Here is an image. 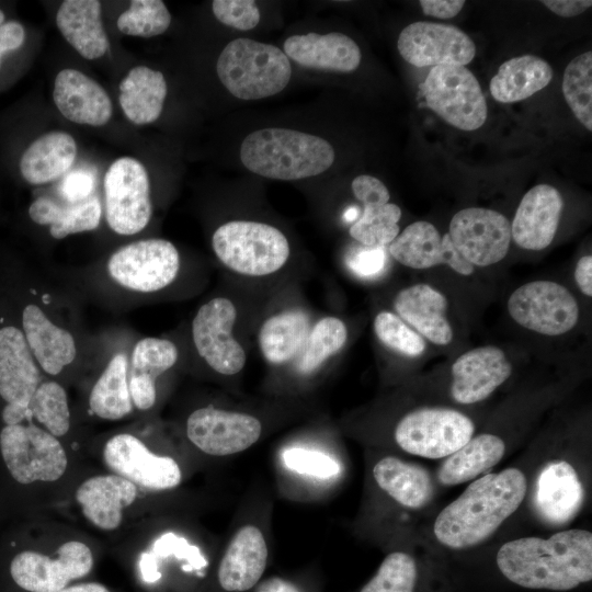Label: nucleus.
I'll use <instances>...</instances> for the list:
<instances>
[{"label": "nucleus", "mask_w": 592, "mask_h": 592, "mask_svg": "<svg viewBox=\"0 0 592 592\" xmlns=\"http://www.w3.org/2000/svg\"><path fill=\"white\" fill-rule=\"evenodd\" d=\"M346 339L348 329L341 319L337 317L320 319L309 331L298 354V371L304 374L316 371L343 348Z\"/></svg>", "instance_id": "obj_38"}, {"label": "nucleus", "mask_w": 592, "mask_h": 592, "mask_svg": "<svg viewBox=\"0 0 592 592\" xmlns=\"http://www.w3.org/2000/svg\"><path fill=\"white\" fill-rule=\"evenodd\" d=\"M374 331L382 343L406 356H420L425 350L423 338L392 312L377 314L374 319Z\"/></svg>", "instance_id": "obj_44"}, {"label": "nucleus", "mask_w": 592, "mask_h": 592, "mask_svg": "<svg viewBox=\"0 0 592 592\" xmlns=\"http://www.w3.org/2000/svg\"><path fill=\"white\" fill-rule=\"evenodd\" d=\"M53 99L61 115L70 122L103 126L112 117L106 91L83 72L66 68L55 78Z\"/></svg>", "instance_id": "obj_22"}, {"label": "nucleus", "mask_w": 592, "mask_h": 592, "mask_svg": "<svg viewBox=\"0 0 592 592\" xmlns=\"http://www.w3.org/2000/svg\"><path fill=\"white\" fill-rule=\"evenodd\" d=\"M463 0H421L420 5L425 15L437 19H452L463 9Z\"/></svg>", "instance_id": "obj_51"}, {"label": "nucleus", "mask_w": 592, "mask_h": 592, "mask_svg": "<svg viewBox=\"0 0 592 592\" xmlns=\"http://www.w3.org/2000/svg\"><path fill=\"white\" fill-rule=\"evenodd\" d=\"M422 92L428 106L458 129L475 130L486 122L488 110L480 84L465 66L433 67Z\"/></svg>", "instance_id": "obj_8"}, {"label": "nucleus", "mask_w": 592, "mask_h": 592, "mask_svg": "<svg viewBox=\"0 0 592 592\" xmlns=\"http://www.w3.org/2000/svg\"><path fill=\"white\" fill-rule=\"evenodd\" d=\"M351 186L355 197L363 204H387L390 197L385 184L372 175L363 174L356 177Z\"/></svg>", "instance_id": "obj_49"}, {"label": "nucleus", "mask_w": 592, "mask_h": 592, "mask_svg": "<svg viewBox=\"0 0 592 592\" xmlns=\"http://www.w3.org/2000/svg\"><path fill=\"white\" fill-rule=\"evenodd\" d=\"M526 489V478L517 468L480 477L437 514L436 539L453 549L485 542L519 509Z\"/></svg>", "instance_id": "obj_2"}, {"label": "nucleus", "mask_w": 592, "mask_h": 592, "mask_svg": "<svg viewBox=\"0 0 592 592\" xmlns=\"http://www.w3.org/2000/svg\"><path fill=\"white\" fill-rule=\"evenodd\" d=\"M212 246L225 266L248 276L273 274L289 257V243L281 230L250 220L223 224L215 230Z\"/></svg>", "instance_id": "obj_5"}, {"label": "nucleus", "mask_w": 592, "mask_h": 592, "mask_svg": "<svg viewBox=\"0 0 592 592\" xmlns=\"http://www.w3.org/2000/svg\"><path fill=\"white\" fill-rule=\"evenodd\" d=\"M75 497L91 524L103 531H113L122 523L123 510L136 500L137 488L115 474L99 475L84 480Z\"/></svg>", "instance_id": "obj_25"}, {"label": "nucleus", "mask_w": 592, "mask_h": 592, "mask_svg": "<svg viewBox=\"0 0 592 592\" xmlns=\"http://www.w3.org/2000/svg\"><path fill=\"white\" fill-rule=\"evenodd\" d=\"M105 218L122 236L146 228L152 215L150 182L146 168L135 158L116 159L104 177Z\"/></svg>", "instance_id": "obj_9"}, {"label": "nucleus", "mask_w": 592, "mask_h": 592, "mask_svg": "<svg viewBox=\"0 0 592 592\" xmlns=\"http://www.w3.org/2000/svg\"><path fill=\"white\" fill-rule=\"evenodd\" d=\"M237 309L225 297H215L200 307L192 321V338L200 356L223 375H235L246 364V353L232 335Z\"/></svg>", "instance_id": "obj_13"}, {"label": "nucleus", "mask_w": 592, "mask_h": 592, "mask_svg": "<svg viewBox=\"0 0 592 592\" xmlns=\"http://www.w3.org/2000/svg\"><path fill=\"white\" fill-rule=\"evenodd\" d=\"M373 477L384 492L409 509L424 506L433 496L428 471L394 456L379 459L373 467Z\"/></svg>", "instance_id": "obj_32"}, {"label": "nucleus", "mask_w": 592, "mask_h": 592, "mask_svg": "<svg viewBox=\"0 0 592 592\" xmlns=\"http://www.w3.org/2000/svg\"><path fill=\"white\" fill-rule=\"evenodd\" d=\"M240 159L251 172L274 180H299L318 175L334 161L326 139L289 128L269 127L249 134Z\"/></svg>", "instance_id": "obj_3"}, {"label": "nucleus", "mask_w": 592, "mask_h": 592, "mask_svg": "<svg viewBox=\"0 0 592 592\" xmlns=\"http://www.w3.org/2000/svg\"><path fill=\"white\" fill-rule=\"evenodd\" d=\"M102 207L98 197L62 206L48 197H37L29 207L30 218L42 226L49 225L55 239L94 230L101 220Z\"/></svg>", "instance_id": "obj_35"}, {"label": "nucleus", "mask_w": 592, "mask_h": 592, "mask_svg": "<svg viewBox=\"0 0 592 592\" xmlns=\"http://www.w3.org/2000/svg\"><path fill=\"white\" fill-rule=\"evenodd\" d=\"M269 548L262 531L252 524L237 530L218 566L219 585L227 592H244L262 578Z\"/></svg>", "instance_id": "obj_21"}, {"label": "nucleus", "mask_w": 592, "mask_h": 592, "mask_svg": "<svg viewBox=\"0 0 592 592\" xmlns=\"http://www.w3.org/2000/svg\"><path fill=\"white\" fill-rule=\"evenodd\" d=\"M0 453L10 475L22 485L56 481L68 465L59 440L33 422L3 425Z\"/></svg>", "instance_id": "obj_6"}, {"label": "nucleus", "mask_w": 592, "mask_h": 592, "mask_svg": "<svg viewBox=\"0 0 592 592\" xmlns=\"http://www.w3.org/2000/svg\"><path fill=\"white\" fill-rule=\"evenodd\" d=\"M397 47L412 66H465L476 55L473 39L460 29L444 23L413 22L399 34Z\"/></svg>", "instance_id": "obj_16"}, {"label": "nucleus", "mask_w": 592, "mask_h": 592, "mask_svg": "<svg viewBox=\"0 0 592 592\" xmlns=\"http://www.w3.org/2000/svg\"><path fill=\"white\" fill-rule=\"evenodd\" d=\"M511 372V363L500 348L473 349L452 365L451 395L463 405L482 401L510 377Z\"/></svg>", "instance_id": "obj_18"}, {"label": "nucleus", "mask_w": 592, "mask_h": 592, "mask_svg": "<svg viewBox=\"0 0 592 592\" xmlns=\"http://www.w3.org/2000/svg\"><path fill=\"white\" fill-rule=\"evenodd\" d=\"M4 23V13L3 11L0 9V25Z\"/></svg>", "instance_id": "obj_56"}, {"label": "nucleus", "mask_w": 592, "mask_h": 592, "mask_svg": "<svg viewBox=\"0 0 592 592\" xmlns=\"http://www.w3.org/2000/svg\"><path fill=\"white\" fill-rule=\"evenodd\" d=\"M93 567L91 549L82 542L69 540L52 558L36 551H22L10 563L13 581L29 592H58L69 582L86 577Z\"/></svg>", "instance_id": "obj_12"}, {"label": "nucleus", "mask_w": 592, "mask_h": 592, "mask_svg": "<svg viewBox=\"0 0 592 592\" xmlns=\"http://www.w3.org/2000/svg\"><path fill=\"white\" fill-rule=\"evenodd\" d=\"M562 92L577 119L592 130V53L574 57L566 67Z\"/></svg>", "instance_id": "obj_39"}, {"label": "nucleus", "mask_w": 592, "mask_h": 592, "mask_svg": "<svg viewBox=\"0 0 592 592\" xmlns=\"http://www.w3.org/2000/svg\"><path fill=\"white\" fill-rule=\"evenodd\" d=\"M77 144L61 130H53L36 138L20 159V172L30 184H44L65 174L73 164Z\"/></svg>", "instance_id": "obj_30"}, {"label": "nucleus", "mask_w": 592, "mask_h": 592, "mask_svg": "<svg viewBox=\"0 0 592 592\" xmlns=\"http://www.w3.org/2000/svg\"><path fill=\"white\" fill-rule=\"evenodd\" d=\"M170 23L171 14L163 1L133 0L118 16L116 25L123 34L152 37L164 33Z\"/></svg>", "instance_id": "obj_42"}, {"label": "nucleus", "mask_w": 592, "mask_h": 592, "mask_svg": "<svg viewBox=\"0 0 592 592\" xmlns=\"http://www.w3.org/2000/svg\"><path fill=\"white\" fill-rule=\"evenodd\" d=\"M180 270V255L166 239L138 240L117 249L107 261L111 278L132 292L153 293L170 285Z\"/></svg>", "instance_id": "obj_10"}, {"label": "nucleus", "mask_w": 592, "mask_h": 592, "mask_svg": "<svg viewBox=\"0 0 592 592\" xmlns=\"http://www.w3.org/2000/svg\"><path fill=\"white\" fill-rule=\"evenodd\" d=\"M583 501V487L571 464L555 460L539 471L534 492V504L542 520L554 526L570 522Z\"/></svg>", "instance_id": "obj_24"}, {"label": "nucleus", "mask_w": 592, "mask_h": 592, "mask_svg": "<svg viewBox=\"0 0 592 592\" xmlns=\"http://www.w3.org/2000/svg\"><path fill=\"white\" fill-rule=\"evenodd\" d=\"M363 205V214L350 227L351 237L366 247L390 243L399 235L400 207L391 203Z\"/></svg>", "instance_id": "obj_40"}, {"label": "nucleus", "mask_w": 592, "mask_h": 592, "mask_svg": "<svg viewBox=\"0 0 592 592\" xmlns=\"http://www.w3.org/2000/svg\"><path fill=\"white\" fill-rule=\"evenodd\" d=\"M385 264L386 254L380 246L358 248L348 258L351 271L362 277L378 275L384 270Z\"/></svg>", "instance_id": "obj_47"}, {"label": "nucleus", "mask_w": 592, "mask_h": 592, "mask_svg": "<svg viewBox=\"0 0 592 592\" xmlns=\"http://www.w3.org/2000/svg\"><path fill=\"white\" fill-rule=\"evenodd\" d=\"M396 261L411 269H429L446 264L462 275L474 273V266L455 249L451 237H441L428 221H415L407 226L389 244Z\"/></svg>", "instance_id": "obj_19"}, {"label": "nucleus", "mask_w": 592, "mask_h": 592, "mask_svg": "<svg viewBox=\"0 0 592 592\" xmlns=\"http://www.w3.org/2000/svg\"><path fill=\"white\" fill-rule=\"evenodd\" d=\"M496 561L500 572L516 585L569 591L592 580V534L574 528L547 539L516 538L500 547Z\"/></svg>", "instance_id": "obj_1"}, {"label": "nucleus", "mask_w": 592, "mask_h": 592, "mask_svg": "<svg viewBox=\"0 0 592 592\" xmlns=\"http://www.w3.org/2000/svg\"><path fill=\"white\" fill-rule=\"evenodd\" d=\"M89 406L104 420H119L133 410L128 388V361L125 353H116L93 385Z\"/></svg>", "instance_id": "obj_37"}, {"label": "nucleus", "mask_w": 592, "mask_h": 592, "mask_svg": "<svg viewBox=\"0 0 592 592\" xmlns=\"http://www.w3.org/2000/svg\"><path fill=\"white\" fill-rule=\"evenodd\" d=\"M504 452L505 444L497 435L485 433L471 437L447 456L439 469V481L444 486L469 481L496 466Z\"/></svg>", "instance_id": "obj_34"}, {"label": "nucleus", "mask_w": 592, "mask_h": 592, "mask_svg": "<svg viewBox=\"0 0 592 592\" xmlns=\"http://www.w3.org/2000/svg\"><path fill=\"white\" fill-rule=\"evenodd\" d=\"M167 91V82L160 71L136 66L119 82V105L132 123L149 124L160 116Z\"/></svg>", "instance_id": "obj_31"}, {"label": "nucleus", "mask_w": 592, "mask_h": 592, "mask_svg": "<svg viewBox=\"0 0 592 592\" xmlns=\"http://www.w3.org/2000/svg\"><path fill=\"white\" fill-rule=\"evenodd\" d=\"M448 235L455 249L468 263L489 266L506 255L511 224L496 210L468 207L453 216Z\"/></svg>", "instance_id": "obj_14"}, {"label": "nucleus", "mask_w": 592, "mask_h": 592, "mask_svg": "<svg viewBox=\"0 0 592 592\" xmlns=\"http://www.w3.org/2000/svg\"><path fill=\"white\" fill-rule=\"evenodd\" d=\"M19 321L33 357L46 374H59L76 358L71 333L55 325L35 303L27 301L20 308Z\"/></svg>", "instance_id": "obj_23"}, {"label": "nucleus", "mask_w": 592, "mask_h": 592, "mask_svg": "<svg viewBox=\"0 0 592 592\" xmlns=\"http://www.w3.org/2000/svg\"><path fill=\"white\" fill-rule=\"evenodd\" d=\"M284 54L300 66L338 72L354 71L361 62V50L349 36L331 32L289 36L283 45Z\"/></svg>", "instance_id": "obj_26"}, {"label": "nucleus", "mask_w": 592, "mask_h": 592, "mask_svg": "<svg viewBox=\"0 0 592 592\" xmlns=\"http://www.w3.org/2000/svg\"><path fill=\"white\" fill-rule=\"evenodd\" d=\"M510 316L520 326L545 335H561L577 325L579 307L573 295L551 281L517 287L508 299Z\"/></svg>", "instance_id": "obj_11"}, {"label": "nucleus", "mask_w": 592, "mask_h": 592, "mask_svg": "<svg viewBox=\"0 0 592 592\" xmlns=\"http://www.w3.org/2000/svg\"><path fill=\"white\" fill-rule=\"evenodd\" d=\"M262 424L254 415L212 406L193 411L186 420V435L200 451L213 456L238 454L254 445Z\"/></svg>", "instance_id": "obj_15"}, {"label": "nucleus", "mask_w": 592, "mask_h": 592, "mask_svg": "<svg viewBox=\"0 0 592 592\" xmlns=\"http://www.w3.org/2000/svg\"><path fill=\"white\" fill-rule=\"evenodd\" d=\"M103 460L115 475L145 489H173L182 480L175 459L150 452L145 443L129 433L114 435L105 443Z\"/></svg>", "instance_id": "obj_17"}, {"label": "nucleus", "mask_w": 592, "mask_h": 592, "mask_svg": "<svg viewBox=\"0 0 592 592\" xmlns=\"http://www.w3.org/2000/svg\"><path fill=\"white\" fill-rule=\"evenodd\" d=\"M25 41V30L18 21H7L0 25V65L1 56L20 48Z\"/></svg>", "instance_id": "obj_50"}, {"label": "nucleus", "mask_w": 592, "mask_h": 592, "mask_svg": "<svg viewBox=\"0 0 592 592\" xmlns=\"http://www.w3.org/2000/svg\"><path fill=\"white\" fill-rule=\"evenodd\" d=\"M550 65L537 56L523 55L503 62L490 81L493 99L501 103L525 100L548 86Z\"/></svg>", "instance_id": "obj_33"}, {"label": "nucleus", "mask_w": 592, "mask_h": 592, "mask_svg": "<svg viewBox=\"0 0 592 592\" xmlns=\"http://www.w3.org/2000/svg\"><path fill=\"white\" fill-rule=\"evenodd\" d=\"M32 419L56 437L64 436L70 428V411L66 390L56 382H42L30 401Z\"/></svg>", "instance_id": "obj_41"}, {"label": "nucleus", "mask_w": 592, "mask_h": 592, "mask_svg": "<svg viewBox=\"0 0 592 592\" xmlns=\"http://www.w3.org/2000/svg\"><path fill=\"white\" fill-rule=\"evenodd\" d=\"M394 307L398 317L432 343L447 345L452 342L447 300L432 286L420 283L401 289L394 299Z\"/></svg>", "instance_id": "obj_27"}, {"label": "nucleus", "mask_w": 592, "mask_h": 592, "mask_svg": "<svg viewBox=\"0 0 592 592\" xmlns=\"http://www.w3.org/2000/svg\"><path fill=\"white\" fill-rule=\"evenodd\" d=\"M308 316L299 310L283 311L267 318L258 333L264 358L282 364L299 354L309 333Z\"/></svg>", "instance_id": "obj_36"}, {"label": "nucleus", "mask_w": 592, "mask_h": 592, "mask_svg": "<svg viewBox=\"0 0 592 592\" xmlns=\"http://www.w3.org/2000/svg\"><path fill=\"white\" fill-rule=\"evenodd\" d=\"M475 424L464 413L449 408H420L401 418L395 429L398 446L424 458L446 457L474 435Z\"/></svg>", "instance_id": "obj_7"}, {"label": "nucleus", "mask_w": 592, "mask_h": 592, "mask_svg": "<svg viewBox=\"0 0 592 592\" xmlns=\"http://www.w3.org/2000/svg\"><path fill=\"white\" fill-rule=\"evenodd\" d=\"M542 3L555 14L563 18L579 15L592 5L590 0H545Z\"/></svg>", "instance_id": "obj_52"}, {"label": "nucleus", "mask_w": 592, "mask_h": 592, "mask_svg": "<svg viewBox=\"0 0 592 592\" xmlns=\"http://www.w3.org/2000/svg\"><path fill=\"white\" fill-rule=\"evenodd\" d=\"M58 592H110L106 587L96 582H86L79 583Z\"/></svg>", "instance_id": "obj_55"}, {"label": "nucleus", "mask_w": 592, "mask_h": 592, "mask_svg": "<svg viewBox=\"0 0 592 592\" xmlns=\"http://www.w3.org/2000/svg\"><path fill=\"white\" fill-rule=\"evenodd\" d=\"M56 24L65 39L86 59L102 57L109 39L98 0H66L56 14Z\"/></svg>", "instance_id": "obj_29"}, {"label": "nucleus", "mask_w": 592, "mask_h": 592, "mask_svg": "<svg viewBox=\"0 0 592 592\" xmlns=\"http://www.w3.org/2000/svg\"><path fill=\"white\" fill-rule=\"evenodd\" d=\"M212 9L219 22L236 30H252L260 21L259 8L252 0H215Z\"/></svg>", "instance_id": "obj_45"}, {"label": "nucleus", "mask_w": 592, "mask_h": 592, "mask_svg": "<svg viewBox=\"0 0 592 592\" xmlns=\"http://www.w3.org/2000/svg\"><path fill=\"white\" fill-rule=\"evenodd\" d=\"M139 567L144 580L147 582H153L160 577V573L157 571V568L155 566L153 557L151 554L145 553L141 555L139 560Z\"/></svg>", "instance_id": "obj_54"}, {"label": "nucleus", "mask_w": 592, "mask_h": 592, "mask_svg": "<svg viewBox=\"0 0 592 592\" xmlns=\"http://www.w3.org/2000/svg\"><path fill=\"white\" fill-rule=\"evenodd\" d=\"M574 280L584 295L592 296V257L590 254L578 260L574 269Z\"/></svg>", "instance_id": "obj_53"}, {"label": "nucleus", "mask_w": 592, "mask_h": 592, "mask_svg": "<svg viewBox=\"0 0 592 592\" xmlns=\"http://www.w3.org/2000/svg\"><path fill=\"white\" fill-rule=\"evenodd\" d=\"M216 71L232 95L241 100H259L274 95L287 86L292 66L278 47L237 38L220 53Z\"/></svg>", "instance_id": "obj_4"}, {"label": "nucleus", "mask_w": 592, "mask_h": 592, "mask_svg": "<svg viewBox=\"0 0 592 592\" xmlns=\"http://www.w3.org/2000/svg\"><path fill=\"white\" fill-rule=\"evenodd\" d=\"M178 349L167 339L147 337L135 344L128 365V388L133 405L148 410L156 402V379L178 361Z\"/></svg>", "instance_id": "obj_28"}, {"label": "nucleus", "mask_w": 592, "mask_h": 592, "mask_svg": "<svg viewBox=\"0 0 592 592\" xmlns=\"http://www.w3.org/2000/svg\"><path fill=\"white\" fill-rule=\"evenodd\" d=\"M284 459L289 468L318 477H331L340 469L331 457L301 448L285 452Z\"/></svg>", "instance_id": "obj_46"}, {"label": "nucleus", "mask_w": 592, "mask_h": 592, "mask_svg": "<svg viewBox=\"0 0 592 592\" xmlns=\"http://www.w3.org/2000/svg\"><path fill=\"white\" fill-rule=\"evenodd\" d=\"M417 578L414 559L407 553L394 551L384 558L360 592H414Z\"/></svg>", "instance_id": "obj_43"}, {"label": "nucleus", "mask_w": 592, "mask_h": 592, "mask_svg": "<svg viewBox=\"0 0 592 592\" xmlns=\"http://www.w3.org/2000/svg\"><path fill=\"white\" fill-rule=\"evenodd\" d=\"M95 184L92 172L77 169L66 174L61 183V193L70 203H78L91 197Z\"/></svg>", "instance_id": "obj_48"}, {"label": "nucleus", "mask_w": 592, "mask_h": 592, "mask_svg": "<svg viewBox=\"0 0 592 592\" xmlns=\"http://www.w3.org/2000/svg\"><path fill=\"white\" fill-rule=\"evenodd\" d=\"M562 208L557 189L547 184L532 187L520 202L511 225L514 242L526 250L547 248L556 235Z\"/></svg>", "instance_id": "obj_20"}]
</instances>
